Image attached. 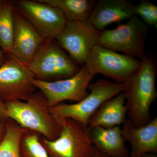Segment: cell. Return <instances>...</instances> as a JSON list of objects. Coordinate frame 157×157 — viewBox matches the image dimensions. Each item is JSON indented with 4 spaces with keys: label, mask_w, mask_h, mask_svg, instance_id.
Returning a JSON list of instances; mask_svg holds the SVG:
<instances>
[{
    "label": "cell",
    "mask_w": 157,
    "mask_h": 157,
    "mask_svg": "<svg viewBox=\"0 0 157 157\" xmlns=\"http://www.w3.org/2000/svg\"><path fill=\"white\" fill-rule=\"evenodd\" d=\"M140 60V67L127 82L124 91L128 119L136 128L145 125L151 121L150 108L157 97L155 58L145 54Z\"/></svg>",
    "instance_id": "6da1fadb"
},
{
    "label": "cell",
    "mask_w": 157,
    "mask_h": 157,
    "mask_svg": "<svg viewBox=\"0 0 157 157\" xmlns=\"http://www.w3.org/2000/svg\"><path fill=\"white\" fill-rule=\"evenodd\" d=\"M7 116L21 127L42 135L48 140L59 137L60 128L49 111L47 100L41 91L36 92L24 101L5 102Z\"/></svg>",
    "instance_id": "7a4b0ae2"
},
{
    "label": "cell",
    "mask_w": 157,
    "mask_h": 157,
    "mask_svg": "<svg viewBox=\"0 0 157 157\" xmlns=\"http://www.w3.org/2000/svg\"><path fill=\"white\" fill-rule=\"evenodd\" d=\"M127 82L119 83L106 79L90 83V93L81 101L74 104L65 103L49 107L51 114L59 126L63 121L71 119L87 127L92 115L104 102L124 91Z\"/></svg>",
    "instance_id": "3957f363"
},
{
    "label": "cell",
    "mask_w": 157,
    "mask_h": 157,
    "mask_svg": "<svg viewBox=\"0 0 157 157\" xmlns=\"http://www.w3.org/2000/svg\"><path fill=\"white\" fill-rule=\"evenodd\" d=\"M147 32V25L137 15H134L128 22L115 29L101 31L98 45L142 59L146 54L145 41Z\"/></svg>",
    "instance_id": "277c9868"
},
{
    "label": "cell",
    "mask_w": 157,
    "mask_h": 157,
    "mask_svg": "<svg viewBox=\"0 0 157 157\" xmlns=\"http://www.w3.org/2000/svg\"><path fill=\"white\" fill-rule=\"evenodd\" d=\"M60 132L56 140L40 137L49 157H92L94 146L87 127L67 119L59 124Z\"/></svg>",
    "instance_id": "5b68a950"
},
{
    "label": "cell",
    "mask_w": 157,
    "mask_h": 157,
    "mask_svg": "<svg viewBox=\"0 0 157 157\" xmlns=\"http://www.w3.org/2000/svg\"><path fill=\"white\" fill-rule=\"evenodd\" d=\"M141 65V60L97 45L88 56L84 66L94 76L101 74L117 83L127 82Z\"/></svg>",
    "instance_id": "8992f818"
},
{
    "label": "cell",
    "mask_w": 157,
    "mask_h": 157,
    "mask_svg": "<svg viewBox=\"0 0 157 157\" xmlns=\"http://www.w3.org/2000/svg\"><path fill=\"white\" fill-rule=\"evenodd\" d=\"M28 66L36 78L45 81L70 78L81 68L53 40H46L40 45Z\"/></svg>",
    "instance_id": "52a82bcc"
},
{
    "label": "cell",
    "mask_w": 157,
    "mask_h": 157,
    "mask_svg": "<svg viewBox=\"0 0 157 157\" xmlns=\"http://www.w3.org/2000/svg\"><path fill=\"white\" fill-rule=\"evenodd\" d=\"M35 78L28 66L10 55L0 66V100L26 101L36 92Z\"/></svg>",
    "instance_id": "ba28073f"
},
{
    "label": "cell",
    "mask_w": 157,
    "mask_h": 157,
    "mask_svg": "<svg viewBox=\"0 0 157 157\" xmlns=\"http://www.w3.org/2000/svg\"><path fill=\"white\" fill-rule=\"evenodd\" d=\"M94 77L83 65L70 78L54 81L35 78L33 83L45 96L49 107H52L64 101H81L88 94V86Z\"/></svg>",
    "instance_id": "9c48e42d"
},
{
    "label": "cell",
    "mask_w": 157,
    "mask_h": 157,
    "mask_svg": "<svg viewBox=\"0 0 157 157\" xmlns=\"http://www.w3.org/2000/svg\"><path fill=\"white\" fill-rule=\"evenodd\" d=\"M101 33L88 20L67 21L56 39L74 62L82 66L93 48L98 45Z\"/></svg>",
    "instance_id": "30bf717a"
},
{
    "label": "cell",
    "mask_w": 157,
    "mask_h": 157,
    "mask_svg": "<svg viewBox=\"0 0 157 157\" xmlns=\"http://www.w3.org/2000/svg\"><path fill=\"white\" fill-rule=\"evenodd\" d=\"M23 14L45 40H53L64 28L67 20L59 9L37 1L18 2Z\"/></svg>",
    "instance_id": "8fae6325"
},
{
    "label": "cell",
    "mask_w": 157,
    "mask_h": 157,
    "mask_svg": "<svg viewBox=\"0 0 157 157\" xmlns=\"http://www.w3.org/2000/svg\"><path fill=\"white\" fill-rule=\"evenodd\" d=\"M46 40L27 20L14 14V32L11 56L28 66L37 49Z\"/></svg>",
    "instance_id": "7c38bea8"
},
{
    "label": "cell",
    "mask_w": 157,
    "mask_h": 157,
    "mask_svg": "<svg viewBox=\"0 0 157 157\" xmlns=\"http://www.w3.org/2000/svg\"><path fill=\"white\" fill-rule=\"evenodd\" d=\"M122 135L132 147L129 157H141L147 153H157V118L138 128L126 119L121 129Z\"/></svg>",
    "instance_id": "4fadbf2b"
},
{
    "label": "cell",
    "mask_w": 157,
    "mask_h": 157,
    "mask_svg": "<svg viewBox=\"0 0 157 157\" xmlns=\"http://www.w3.org/2000/svg\"><path fill=\"white\" fill-rule=\"evenodd\" d=\"M135 6L127 0H99L88 21L101 32L109 25L130 19L135 15Z\"/></svg>",
    "instance_id": "5bb4252c"
},
{
    "label": "cell",
    "mask_w": 157,
    "mask_h": 157,
    "mask_svg": "<svg viewBox=\"0 0 157 157\" xmlns=\"http://www.w3.org/2000/svg\"><path fill=\"white\" fill-rule=\"evenodd\" d=\"M125 101L123 92L104 102L90 118L89 131L95 127L110 128L123 124L128 113Z\"/></svg>",
    "instance_id": "9a60e30c"
},
{
    "label": "cell",
    "mask_w": 157,
    "mask_h": 157,
    "mask_svg": "<svg viewBox=\"0 0 157 157\" xmlns=\"http://www.w3.org/2000/svg\"><path fill=\"white\" fill-rule=\"evenodd\" d=\"M93 146L109 157H129L119 126L95 127L89 131Z\"/></svg>",
    "instance_id": "2e32d148"
},
{
    "label": "cell",
    "mask_w": 157,
    "mask_h": 157,
    "mask_svg": "<svg viewBox=\"0 0 157 157\" xmlns=\"http://www.w3.org/2000/svg\"><path fill=\"white\" fill-rule=\"evenodd\" d=\"M59 9L67 21H86L89 19L96 1L94 0H39Z\"/></svg>",
    "instance_id": "e0dca14e"
},
{
    "label": "cell",
    "mask_w": 157,
    "mask_h": 157,
    "mask_svg": "<svg viewBox=\"0 0 157 157\" xmlns=\"http://www.w3.org/2000/svg\"><path fill=\"white\" fill-rule=\"evenodd\" d=\"M5 125L6 132L0 143V157H21V138L29 130L10 118L5 122Z\"/></svg>",
    "instance_id": "ac0fdd59"
},
{
    "label": "cell",
    "mask_w": 157,
    "mask_h": 157,
    "mask_svg": "<svg viewBox=\"0 0 157 157\" xmlns=\"http://www.w3.org/2000/svg\"><path fill=\"white\" fill-rule=\"evenodd\" d=\"M14 13L12 6L0 1V47L10 55L13 46Z\"/></svg>",
    "instance_id": "d6986e66"
},
{
    "label": "cell",
    "mask_w": 157,
    "mask_h": 157,
    "mask_svg": "<svg viewBox=\"0 0 157 157\" xmlns=\"http://www.w3.org/2000/svg\"><path fill=\"white\" fill-rule=\"evenodd\" d=\"M40 136L29 130L24 134L21 141V157H49L41 143Z\"/></svg>",
    "instance_id": "ffe728a7"
},
{
    "label": "cell",
    "mask_w": 157,
    "mask_h": 157,
    "mask_svg": "<svg viewBox=\"0 0 157 157\" xmlns=\"http://www.w3.org/2000/svg\"><path fill=\"white\" fill-rule=\"evenodd\" d=\"M135 15H139L146 25L157 24V6L147 0H142L135 6Z\"/></svg>",
    "instance_id": "44dd1931"
},
{
    "label": "cell",
    "mask_w": 157,
    "mask_h": 157,
    "mask_svg": "<svg viewBox=\"0 0 157 157\" xmlns=\"http://www.w3.org/2000/svg\"><path fill=\"white\" fill-rule=\"evenodd\" d=\"M8 118L6 103L0 100V124L5 123Z\"/></svg>",
    "instance_id": "7402d4cb"
},
{
    "label": "cell",
    "mask_w": 157,
    "mask_h": 157,
    "mask_svg": "<svg viewBox=\"0 0 157 157\" xmlns=\"http://www.w3.org/2000/svg\"><path fill=\"white\" fill-rule=\"evenodd\" d=\"M92 157H109L107 155L104 154L101 151L98 150L97 148L94 147L93 154Z\"/></svg>",
    "instance_id": "603a6c76"
},
{
    "label": "cell",
    "mask_w": 157,
    "mask_h": 157,
    "mask_svg": "<svg viewBox=\"0 0 157 157\" xmlns=\"http://www.w3.org/2000/svg\"><path fill=\"white\" fill-rule=\"evenodd\" d=\"M6 132V125L5 123L0 124V143L2 142Z\"/></svg>",
    "instance_id": "cb8c5ba5"
},
{
    "label": "cell",
    "mask_w": 157,
    "mask_h": 157,
    "mask_svg": "<svg viewBox=\"0 0 157 157\" xmlns=\"http://www.w3.org/2000/svg\"><path fill=\"white\" fill-rule=\"evenodd\" d=\"M5 60L4 59V56L0 50V66H1L5 62Z\"/></svg>",
    "instance_id": "d4e9b609"
},
{
    "label": "cell",
    "mask_w": 157,
    "mask_h": 157,
    "mask_svg": "<svg viewBox=\"0 0 157 157\" xmlns=\"http://www.w3.org/2000/svg\"><path fill=\"white\" fill-rule=\"evenodd\" d=\"M141 157H157V156L155 154L147 153Z\"/></svg>",
    "instance_id": "484cf974"
}]
</instances>
